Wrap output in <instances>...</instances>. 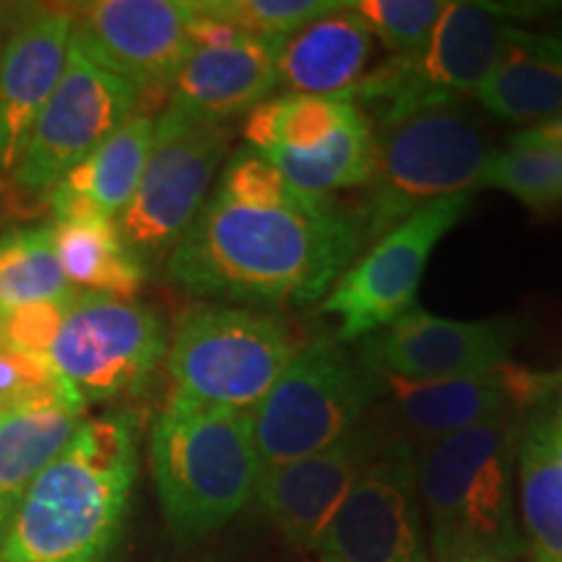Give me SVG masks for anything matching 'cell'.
I'll list each match as a JSON object with an SVG mask.
<instances>
[{"label": "cell", "instance_id": "1f68e13d", "mask_svg": "<svg viewBox=\"0 0 562 562\" xmlns=\"http://www.w3.org/2000/svg\"><path fill=\"white\" fill-rule=\"evenodd\" d=\"M510 146H537V149H554L562 154V115L513 133Z\"/></svg>", "mask_w": 562, "mask_h": 562}, {"label": "cell", "instance_id": "4316f807", "mask_svg": "<svg viewBox=\"0 0 562 562\" xmlns=\"http://www.w3.org/2000/svg\"><path fill=\"white\" fill-rule=\"evenodd\" d=\"M76 292L63 277L53 227L16 229L0 240V318L26 305L70 300Z\"/></svg>", "mask_w": 562, "mask_h": 562}, {"label": "cell", "instance_id": "9c48e42d", "mask_svg": "<svg viewBox=\"0 0 562 562\" xmlns=\"http://www.w3.org/2000/svg\"><path fill=\"white\" fill-rule=\"evenodd\" d=\"M165 355V326L151 307L76 292L45 362L83 404H97L144 389Z\"/></svg>", "mask_w": 562, "mask_h": 562}, {"label": "cell", "instance_id": "ba28073f", "mask_svg": "<svg viewBox=\"0 0 562 562\" xmlns=\"http://www.w3.org/2000/svg\"><path fill=\"white\" fill-rule=\"evenodd\" d=\"M227 159V125L193 121L172 108L161 112L136 193L117 216V229L140 263L170 258Z\"/></svg>", "mask_w": 562, "mask_h": 562}, {"label": "cell", "instance_id": "e575fe53", "mask_svg": "<svg viewBox=\"0 0 562 562\" xmlns=\"http://www.w3.org/2000/svg\"><path fill=\"white\" fill-rule=\"evenodd\" d=\"M453 562H513V560H505V558H495V554H472V558H459Z\"/></svg>", "mask_w": 562, "mask_h": 562}, {"label": "cell", "instance_id": "7402d4cb", "mask_svg": "<svg viewBox=\"0 0 562 562\" xmlns=\"http://www.w3.org/2000/svg\"><path fill=\"white\" fill-rule=\"evenodd\" d=\"M154 125L149 112H138L123 123L94 154L74 167L58 186L47 191L50 209L58 216H104L115 220L136 193L146 159H149Z\"/></svg>", "mask_w": 562, "mask_h": 562}, {"label": "cell", "instance_id": "52a82bcc", "mask_svg": "<svg viewBox=\"0 0 562 562\" xmlns=\"http://www.w3.org/2000/svg\"><path fill=\"white\" fill-rule=\"evenodd\" d=\"M297 351L292 328L273 313L248 305H206L182 315L167 364L182 396L252 412Z\"/></svg>", "mask_w": 562, "mask_h": 562}, {"label": "cell", "instance_id": "7a4b0ae2", "mask_svg": "<svg viewBox=\"0 0 562 562\" xmlns=\"http://www.w3.org/2000/svg\"><path fill=\"white\" fill-rule=\"evenodd\" d=\"M136 474V419L125 412L83 419L21 497L0 537V562H110Z\"/></svg>", "mask_w": 562, "mask_h": 562}, {"label": "cell", "instance_id": "277c9868", "mask_svg": "<svg viewBox=\"0 0 562 562\" xmlns=\"http://www.w3.org/2000/svg\"><path fill=\"white\" fill-rule=\"evenodd\" d=\"M526 414H510L422 446L419 501L430 516L435 562L495 554L516 562L526 539L516 524L513 482Z\"/></svg>", "mask_w": 562, "mask_h": 562}, {"label": "cell", "instance_id": "d6986e66", "mask_svg": "<svg viewBox=\"0 0 562 562\" xmlns=\"http://www.w3.org/2000/svg\"><path fill=\"white\" fill-rule=\"evenodd\" d=\"M87 404L60 381L0 412V537L13 510L83 425Z\"/></svg>", "mask_w": 562, "mask_h": 562}, {"label": "cell", "instance_id": "d590c367", "mask_svg": "<svg viewBox=\"0 0 562 562\" xmlns=\"http://www.w3.org/2000/svg\"><path fill=\"white\" fill-rule=\"evenodd\" d=\"M558 409L562 412V375H560V402H558Z\"/></svg>", "mask_w": 562, "mask_h": 562}, {"label": "cell", "instance_id": "8fae6325", "mask_svg": "<svg viewBox=\"0 0 562 562\" xmlns=\"http://www.w3.org/2000/svg\"><path fill=\"white\" fill-rule=\"evenodd\" d=\"M138 102L140 91L131 81L89 58L70 37L66 70L34 123L11 175L13 186L30 193L50 191L136 115Z\"/></svg>", "mask_w": 562, "mask_h": 562}, {"label": "cell", "instance_id": "2e32d148", "mask_svg": "<svg viewBox=\"0 0 562 562\" xmlns=\"http://www.w3.org/2000/svg\"><path fill=\"white\" fill-rule=\"evenodd\" d=\"M389 430L360 425L326 451L266 469L256 501L294 547L315 550L349 490L383 451Z\"/></svg>", "mask_w": 562, "mask_h": 562}, {"label": "cell", "instance_id": "5b68a950", "mask_svg": "<svg viewBox=\"0 0 562 562\" xmlns=\"http://www.w3.org/2000/svg\"><path fill=\"white\" fill-rule=\"evenodd\" d=\"M487 157L480 123L456 102L381 128L375 170L355 211L362 245L378 243L430 203L474 193Z\"/></svg>", "mask_w": 562, "mask_h": 562}, {"label": "cell", "instance_id": "83f0119b", "mask_svg": "<svg viewBox=\"0 0 562 562\" xmlns=\"http://www.w3.org/2000/svg\"><path fill=\"white\" fill-rule=\"evenodd\" d=\"M480 188H497L533 211H550L562 203V154L537 146L490 151Z\"/></svg>", "mask_w": 562, "mask_h": 562}, {"label": "cell", "instance_id": "8992f818", "mask_svg": "<svg viewBox=\"0 0 562 562\" xmlns=\"http://www.w3.org/2000/svg\"><path fill=\"white\" fill-rule=\"evenodd\" d=\"M378 398L381 378L360 351L334 336L300 347L269 396L250 412L263 472L344 440Z\"/></svg>", "mask_w": 562, "mask_h": 562}, {"label": "cell", "instance_id": "cb8c5ba5", "mask_svg": "<svg viewBox=\"0 0 562 562\" xmlns=\"http://www.w3.org/2000/svg\"><path fill=\"white\" fill-rule=\"evenodd\" d=\"M552 398L524 419L516 453L526 552L533 562H562V461L550 440Z\"/></svg>", "mask_w": 562, "mask_h": 562}, {"label": "cell", "instance_id": "74e56055", "mask_svg": "<svg viewBox=\"0 0 562 562\" xmlns=\"http://www.w3.org/2000/svg\"><path fill=\"white\" fill-rule=\"evenodd\" d=\"M321 562H328V560H321Z\"/></svg>", "mask_w": 562, "mask_h": 562}, {"label": "cell", "instance_id": "ffe728a7", "mask_svg": "<svg viewBox=\"0 0 562 562\" xmlns=\"http://www.w3.org/2000/svg\"><path fill=\"white\" fill-rule=\"evenodd\" d=\"M372 47L370 26L344 3L281 42L279 87L286 94L349 100L368 74Z\"/></svg>", "mask_w": 562, "mask_h": 562}, {"label": "cell", "instance_id": "3957f363", "mask_svg": "<svg viewBox=\"0 0 562 562\" xmlns=\"http://www.w3.org/2000/svg\"><path fill=\"white\" fill-rule=\"evenodd\" d=\"M149 453L167 529L182 544L227 526L256 497L263 474L250 412L178 391L154 422Z\"/></svg>", "mask_w": 562, "mask_h": 562}, {"label": "cell", "instance_id": "30bf717a", "mask_svg": "<svg viewBox=\"0 0 562 562\" xmlns=\"http://www.w3.org/2000/svg\"><path fill=\"white\" fill-rule=\"evenodd\" d=\"M472 203L474 193L448 195L372 243L318 305L321 315L336 318L334 339L362 341L409 313L435 245L469 214Z\"/></svg>", "mask_w": 562, "mask_h": 562}, {"label": "cell", "instance_id": "d6a6232c", "mask_svg": "<svg viewBox=\"0 0 562 562\" xmlns=\"http://www.w3.org/2000/svg\"><path fill=\"white\" fill-rule=\"evenodd\" d=\"M21 19H24V16H21ZM21 19H19L16 9H11V5H0V50H3L5 40H9L13 26H16Z\"/></svg>", "mask_w": 562, "mask_h": 562}, {"label": "cell", "instance_id": "836d02e7", "mask_svg": "<svg viewBox=\"0 0 562 562\" xmlns=\"http://www.w3.org/2000/svg\"><path fill=\"white\" fill-rule=\"evenodd\" d=\"M550 440L554 453H558V459L562 461V412L558 409V404H552L550 412Z\"/></svg>", "mask_w": 562, "mask_h": 562}, {"label": "cell", "instance_id": "4fadbf2b", "mask_svg": "<svg viewBox=\"0 0 562 562\" xmlns=\"http://www.w3.org/2000/svg\"><path fill=\"white\" fill-rule=\"evenodd\" d=\"M315 550L328 562H427L412 446L389 435Z\"/></svg>", "mask_w": 562, "mask_h": 562}, {"label": "cell", "instance_id": "e0dca14e", "mask_svg": "<svg viewBox=\"0 0 562 562\" xmlns=\"http://www.w3.org/2000/svg\"><path fill=\"white\" fill-rule=\"evenodd\" d=\"M74 37V11H34L0 50V175L11 178L42 108L58 87Z\"/></svg>", "mask_w": 562, "mask_h": 562}, {"label": "cell", "instance_id": "603a6c76", "mask_svg": "<svg viewBox=\"0 0 562 562\" xmlns=\"http://www.w3.org/2000/svg\"><path fill=\"white\" fill-rule=\"evenodd\" d=\"M53 243L63 277L83 292L133 300L144 290L146 266L125 245L115 220L104 216H58Z\"/></svg>", "mask_w": 562, "mask_h": 562}, {"label": "cell", "instance_id": "9a60e30c", "mask_svg": "<svg viewBox=\"0 0 562 562\" xmlns=\"http://www.w3.org/2000/svg\"><path fill=\"white\" fill-rule=\"evenodd\" d=\"M521 336L518 318L453 321L412 307L383 331L368 336L357 351L381 375L440 381L503 368Z\"/></svg>", "mask_w": 562, "mask_h": 562}, {"label": "cell", "instance_id": "8d00e7d4", "mask_svg": "<svg viewBox=\"0 0 562 562\" xmlns=\"http://www.w3.org/2000/svg\"><path fill=\"white\" fill-rule=\"evenodd\" d=\"M558 37H562V24H560V34H558Z\"/></svg>", "mask_w": 562, "mask_h": 562}, {"label": "cell", "instance_id": "4dcf8cb0", "mask_svg": "<svg viewBox=\"0 0 562 562\" xmlns=\"http://www.w3.org/2000/svg\"><path fill=\"white\" fill-rule=\"evenodd\" d=\"M70 300L40 302V305H26L3 315V318H0V344L45 362L47 351H50L55 336H58V328L63 323V315L68 311Z\"/></svg>", "mask_w": 562, "mask_h": 562}, {"label": "cell", "instance_id": "f546056e", "mask_svg": "<svg viewBox=\"0 0 562 562\" xmlns=\"http://www.w3.org/2000/svg\"><path fill=\"white\" fill-rule=\"evenodd\" d=\"M351 11L391 50V58H417L446 11V0H351Z\"/></svg>", "mask_w": 562, "mask_h": 562}, {"label": "cell", "instance_id": "d4e9b609", "mask_svg": "<svg viewBox=\"0 0 562 562\" xmlns=\"http://www.w3.org/2000/svg\"><path fill=\"white\" fill-rule=\"evenodd\" d=\"M277 170L300 191L334 195L344 188L368 186L378 159V131L362 108L313 149H277L263 154Z\"/></svg>", "mask_w": 562, "mask_h": 562}, {"label": "cell", "instance_id": "6da1fadb", "mask_svg": "<svg viewBox=\"0 0 562 562\" xmlns=\"http://www.w3.org/2000/svg\"><path fill=\"white\" fill-rule=\"evenodd\" d=\"M355 211L311 195L256 149H237L167 258L182 290L248 305H321L360 256Z\"/></svg>", "mask_w": 562, "mask_h": 562}, {"label": "cell", "instance_id": "7c38bea8", "mask_svg": "<svg viewBox=\"0 0 562 562\" xmlns=\"http://www.w3.org/2000/svg\"><path fill=\"white\" fill-rule=\"evenodd\" d=\"M378 378L381 396H389V414L396 427L391 435L414 451L484 422L533 412L560 389V375H547L516 362L440 381H404L381 372Z\"/></svg>", "mask_w": 562, "mask_h": 562}, {"label": "cell", "instance_id": "f1b7e54d", "mask_svg": "<svg viewBox=\"0 0 562 562\" xmlns=\"http://www.w3.org/2000/svg\"><path fill=\"white\" fill-rule=\"evenodd\" d=\"M203 11L237 32L261 40H286L344 3L339 0H201Z\"/></svg>", "mask_w": 562, "mask_h": 562}, {"label": "cell", "instance_id": "5bb4252c", "mask_svg": "<svg viewBox=\"0 0 562 562\" xmlns=\"http://www.w3.org/2000/svg\"><path fill=\"white\" fill-rule=\"evenodd\" d=\"M193 0H97L74 11V40L138 91L170 89L193 55Z\"/></svg>", "mask_w": 562, "mask_h": 562}, {"label": "cell", "instance_id": "44dd1931", "mask_svg": "<svg viewBox=\"0 0 562 562\" xmlns=\"http://www.w3.org/2000/svg\"><path fill=\"white\" fill-rule=\"evenodd\" d=\"M476 100L505 123H544L562 115V37L508 24L501 60Z\"/></svg>", "mask_w": 562, "mask_h": 562}, {"label": "cell", "instance_id": "484cf974", "mask_svg": "<svg viewBox=\"0 0 562 562\" xmlns=\"http://www.w3.org/2000/svg\"><path fill=\"white\" fill-rule=\"evenodd\" d=\"M357 104L334 97L277 94L245 117L243 140L248 149L269 154L277 149H313L347 121Z\"/></svg>", "mask_w": 562, "mask_h": 562}, {"label": "cell", "instance_id": "ac0fdd59", "mask_svg": "<svg viewBox=\"0 0 562 562\" xmlns=\"http://www.w3.org/2000/svg\"><path fill=\"white\" fill-rule=\"evenodd\" d=\"M281 42L245 37L227 47L195 50L175 76L167 108L211 125L248 117L279 89Z\"/></svg>", "mask_w": 562, "mask_h": 562}]
</instances>
